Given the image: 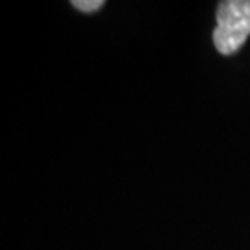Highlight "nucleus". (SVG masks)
Segmentation results:
<instances>
[{
    "mask_svg": "<svg viewBox=\"0 0 250 250\" xmlns=\"http://www.w3.org/2000/svg\"><path fill=\"white\" fill-rule=\"evenodd\" d=\"M250 36V0H226L216 12L213 44L221 56H234Z\"/></svg>",
    "mask_w": 250,
    "mask_h": 250,
    "instance_id": "nucleus-1",
    "label": "nucleus"
},
{
    "mask_svg": "<svg viewBox=\"0 0 250 250\" xmlns=\"http://www.w3.org/2000/svg\"><path fill=\"white\" fill-rule=\"evenodd\" d=\"M103 5H104V0H73L72 2V7L84 13L98 12V10L103 8Z\"/></svg>",
    "mask_w": 250,
    "mask_h": 250,
    "instance_id": "nucleus-2",
    "label": "nucleus"
}]
</instances>
